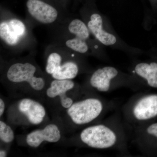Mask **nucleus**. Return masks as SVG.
Listing matches in <instances>:
<instances>
[{
  "label": "nucleus",
  "mask_w": 157,
  "mask_h": 157,
  "mask_svg": "<svg viewBox=\"0 0 157 157\" xmlns=\"http://www.w3.org/2000/svg\"><path fill=\"white\" fill-rule=\"evenodd\" d=\"M78 139L82 144L90 148L113 150L121 155H131L128 145V133L119 109L98 123L82 129Z\"/></svg>",
  "instance_id": "obj_1"
},
{
  "label": "nucleus",
  "mask_w": 157,
  "mask_h": 157,
  "mask_svg": "<svg viewBox=\"0 0 157 157\" xmlns=\"http://www.w3.org/2000/svg\"><path fill=\"white\" fill-rule=\"evenodd\" d=\"M121 111L128 133L157 117V94L137 93L129 98Z\"/></svg>",
  "instance_id": "obj_2"
},
{
  "label": "nucleus",
  "mask_w": 157,
  "mask_h": 157,
  "mask_svg": "<svg viewBox=\"0 0 157 157\" xmlns=\"http://www.w3.org/2000/svg\"><path fill=\"white\" fill-rule=\"evenodd\" d=\"M86 24L94 37L103 46L121 51L133 57L143 54V50L128 45L121 39L107 17L99 12L89 14Z\"/></svg>",
  "instance_id": "obj_3"
},
{
  "label": "nucleus",
  "mask_w": 157,
  "mask_h": 157,
  "mask_svg": "<svg viewBox=\"0 0 157 157\" xmlns=\"http://www.w3.org/2000/svg\"><path fill=\"white\" fill-rule=\"evenodd\" d=\"M89 86L101 93H109L122 88L137 92L143 87L131 74L118 68L106 66L93 72L88 80Z\"/></svg>",
  "instance_id": "obj_4"
},
{
  "label": "nucleus",
  "mask_w": 157,
  "mask_h": 157,
  "mask_svg": "<svg viewBox=\"0 0 157 157\" xmlns=\"http://www.w3.org/2000/svg\"><path fill=\"white\" fill-rule=\"evenodd\" d=\"M116 109L113 101L92 96L74 102L67 112L73 124L83 126L101 121L108 113Z\"/></svg>",
  "instance_id": "obj_5"
},
{
  "label": "nucleus",
  "mask_w": 157,
  "mask_h": 157,
  "mask_svg": "<svg viewBox=\"0 0 157 157\" xmlns=\"http://www.w3.org/2000/svg\"><path fill=\"white\" fill-rule=\"evenodd\" d=\"M128 70L142 87L157 88V60H134Z\"/></svg>",
  "instance_id": "obj_6"
},
{
  "label": "nucleus",
  "mask_w": 157,
  "mask_h": 157,
  "mask_svg": "<svg viewBox=\"0 0 157 157\" xmlns=\"http://www.w3.org/2000/svg\"><path fill=\"white\" fill-rule=\"evenodd\" d=\"M36 70V67L30 63H17L9 68L7 73V78L9 81L13 82H26L34 90H41L45 86V80L41 77L34 76Z\"/></svg>",
  "instance_id": "obj_7"
},
{
  "label": "nucleus",
  "mask_w": 157,
  "mask_h": 157,
  "mask_svg": "<svg viewBox=\"0 0 157 157\" xmlns=\"http://www.w3.org/2000/svg\"><path fill=\"white\" fill-rule=\"evenodd\" d=\"M131 142L143 154L154 139L157 141V123L150 122L135 127L128 132Z\"/></svg>",
  "instance_id": "obj_8"
},
{
  "label": "nucleus",
  "mask_w": 157,
  "mask_h": 157,
  "mask_svg": "<svg viewBox=\"0 0 157 157\" xmlns=\"http://www.w3.org/2000/svg\"><path fill=\"white\" fill-rule=\"evenodd\" d=\"M26 6L31 16L42 24L52 23L58 17L56 9L40 0H28Z\"/></svg>",
  "instance_id": "obj_9"
},
{
  "label": "nucleus",
  "mask_w": 157,
  "mask_h": 157,
  "mask_svg": "<svg viewBox=\"0 0 157 157\" xmlns=\"http://www.w3.org/2000/svg\"><path fill=\"white\" fill-rule=\"evenodd\" d=\"M61 138V133L58 127L54 124H49L41 130H36L27 135V143L32 147H38L44 142L56 143Z\"/></svg>",
  "instance_id": "obj_10"
},
{
  "label": "nucleus",
  "mask_w": 157,
  "mask_h": 157,
  "mask_svg": "<svg viewBox=\"0 0 157 157\" xmlns=\"http://www.w3.org/2000/svg\"><path fill=\"white\" fill-rule=\"evenodd\" d=\"M75 86V83L71 79H55L46 91V95L51 98L59 96L62 107L68 109L74 102L72 98L67 96L66 93L73 89Z\"/></svg>",
  "instance_id": "obj_11"
},
{
  "label": "nucleus",
  "mask_w": 157,
  "mask_h": 157,
  "mask_svg": "<svg viewBox=\"0 0 157 157\" xmlns=\"http://www.w3.org/2000/svg\"><path fill=\"white\" fill-rule=\"evenodd\" d=\"M18 107L19 111L24 114L29 121L33 124H41L46 114L45 108L42 104L29 98L21 101Z\"/></svg>",
  "instance_id": "obj_12"
},
{
  "label": "nucleus",
  "mask_w": 157,
  "mask_h": 157,
  "mask_svg": "<svg viewBox=\"0 0 157 157\" xmlns=\"http://www.w3.org/2000/svg\"><path fill=\"white\" fill-rule=\"evenodd\" d=\"M68 29H69V32L71 34L74 35L75 36L78 37L79 39H83L89 42L94 49L100 55L102 60L105 61H109L110 59L109 57H107L102 54L100 53L90 43V42L91 40L94 41V40H97V39H94V40L90 39L91 35H92V34L90 32L89 29L85 22L80 19L73 20L69 24Z\"/></svg>",
  "instance_id": "obj_13"
},
{
  "label": "nucleus",
  "mask_w": 157,
  "mask_h": 157,
  "mask_svg": "<svg viewBox=\"0 0 157 157\" xmlns=\"http://www.w3.org/2000/svg\"><path fill=\"white\" fill-rule=\"evenodd\" d=\"M78 65L74 62L69 61L57 67L52 76L56 79H72L79 73Z\"/></svg>",
  "instance_id": "obj_14"
},
{
  "label": "nucleus",
  "mask_w": 157,
  "mask_h": 157,
  "mask_svg": "<svg viewBox=\"0 0 157 157\" xmlns=\"http://www.w3.org/2000/svg\"><path fill=\"white\" fill-rule=\"evenodd\" d=\"M66 45L72 50L82 54L89 53L91 50L97 56L102 59L100 55L89 42L78 37L75 36L67 40L66 42Z\"/></svg>",
  "instance_id": "obj_15"
},
{
  "label": "nucleus",
  "mask_w": 157,
  "mask_h": 157,
  "mask_svg": "<svg viewBox=\"0 0 157 157\" xmlns=\"http://www.w3.org/2000/svg\"><path fill=\"white\" fill-rule=\"evenodd\" d=\"M0 36L1 39L10 45L16 44L19 38L11 32L9 24L6 22L1 23L0 25Z\"/></svg>",
  "instance_id": "obj_16"
},
{
  "label": "nucleus",
  "mask_w": 157,
  "mask_h": 157,
  "mask_svg": "<svg viewBox=\"0 0 157 157\" xmlns=\"http://www.w3.org/2000/svg\"><path fill=\"white\" fill-rule=\"evenodd\" d=\"M14 138V133L11 127L2 121H0V139L3 142L9 143Z\"/></svg>",
  "instance_id": "obj_17"
},
{
  "label": "nucleus",
  "mask_w": 157,
  "mask_h": 157,
  "mask_svg": "<svg viewBox=\"0 0 157 157\" xmlns=\"http://www.w3.org/2000/svg\"><path fill=\"white\" fill-rule=\"evenodd\" d=\"M62 57L59 54L54 52L51 54L47 59L46 71L52 75L56 68L61 64Z\"/></svg>",
  "instance_id": "obj_18"
},
{
  "label": "nucleus",
  "mask_w": 157,
  "mask_h": 157,
  "mask_svg": "<svg viewBox=\"0 0 157 157\" xmlns=\"http://www.w3.org/2000/svg\"><path fill=\"white\" fill-rule=\"evenodd\" d=\"M9 28L17 37L22 36L25 33V27L21 21L17 19H12L9 22Z\"/></svg>",
  "instance_id": "obj_19"
},
{
  "label": "nucleus",
  "mask_w": 157,
  "mask_h": 157,
  "mask_svg": "<svg viewBox=\"0 0 157 157\" xmlns=\"http://www.w3.org/2000/svg\"><path fill=\"white\" fill-rule=\"evenodd\" d=\"M154 13L157 12V0H149Z\"/></svg>",
  "instance_id": "obj_20"
},
{
  "label": "nucleus",
  "mask_w": 157,
  "mask_h": 157,
  "mask_svg": "<svg viewBox=\"0 0 157 157\" xmlns=\"http://www.w3.org/2000/svg\"><path fill=\"white\" fill-rule=\"evenodd\" d=\"M5 103L2 99H0V116L2 117L5 110Z\"/></svg>",
  "instance_id": "obj_21"
},
{
  "label": "nucleus",
  "mask_w": 157,
  "mask_h": 157,
  "mask_svg": "<svg viewBox=\"0 0 157 157\" xmlns=\"http://www.w3.org/2000/svg\"><path fill=\"white\" fill-rule=\"evenodd\" d=\"M7 156V153L5 151L1 150L0 151V157H6Z\"/></svg>",
  "instance_id": "obj_22"
}]
</instances>
